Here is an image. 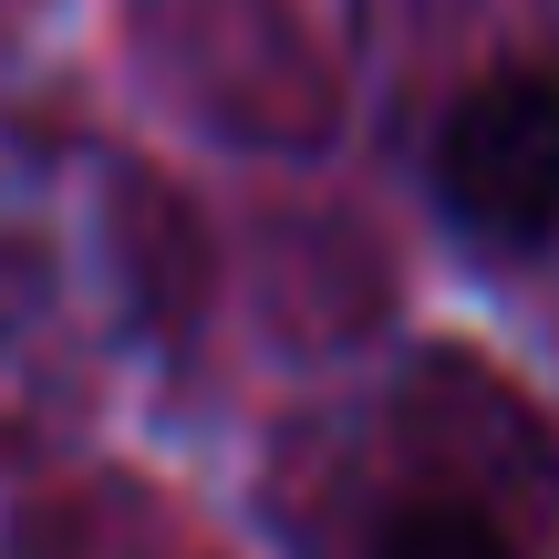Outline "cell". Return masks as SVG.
<instances>
[{
	"instance_id": "1",
	"label": "cell",
	"mask_w": 559,
	"mask_h": 559,
	"mask_svg": "<svg viewBox=\"0 0 559 559\" xmlns=\"http://www.w3.org/2000/svg\"><path fill=\"white\" fill-rule=\"evenodd\" d=\"M436 207L487 249H539L559 228V73H487L436 135Z\"/></svg>"
},
{
	"instance_id": "2",
	"label": "cell",
	"mask_w": 559,
	"mask_h": 559,
	"mask_svg": "<svg viewBox=\"0 0 559 559\" xmlns=\"http://www.w3.org/2000/svg\"><path fill=\"white\" fill-rule=\"evenodd\" d=\"M373 559H519V539L498 519H477V508H456V498H415L373 539Z\"/></svg>"
}]
</instances>
